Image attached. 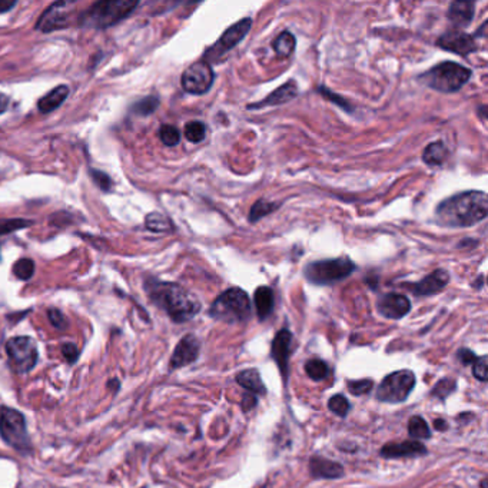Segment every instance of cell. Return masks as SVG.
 <instances>
[{
  "mask_svg": "<svg viewBox=\"0 0 488 488\" xmlns=\"http://www.w3.org/2000/svg\"><path fill=\"white\" fill-rule=\"evenodd\" d=\"M159 138L166 146H176L180 141V132L172 125H162L159 129Z\"/></svg>",
  "mask_w": 488,
  "mask_h": 488,
  "instance_id": "d590c367",
  "label": "cell"
},
{
  "mask_svg": "<svg viewBox=\"0 0 488 488\" xmlns=\"http://www.w3.org/2000/svg\"><path fill=\"white\" fill-rule=\"evenodd\" d=\"M251 26H252V20L250 17L242 19L234 23L232 26H229L222 34V36L217 41V43L212 45L209 49H206L202 60H205L208 64L220 60L224 55H227L238 43H241L243 39H245V36L251 30Z\"/></svg>",
  "mask_w": 488,
  "mask_h": 488,
  "instance_id": "30bf717a",
  "label": "cell"
},
{
  "mask_svg": "<svg viewBox=\"0 0 488 488\" xmlns=\"http://www.w3.org/2000/svg\"><path fill=\"white\" fill-rule=\"evenodd\" d=\"M145 291L149 299L165 311L173 322H187L201 311V302L196 296L178 284L148 278Z\"/></svg>",
  "mask_w": 488,
  "mask_h": 488,
  "instance_id": "7a4b0ae2",
  "label": "cell"
},
{
  "mask_svg": "<svg viewBox=\"0 0 488 488\" xmlns=\"http://www.w3.org/2000/svg\"><path fill=\"white\" fill-rule=\"evenodd\" d=\"M60 350H62V355L66 358V361L69 364H75L78 361V358H79V355H80L78 347L75 344H72V343L64 344Z\"/></svg>",
  "mask_w": 488,
  "mask_h": 488,
  "instance_id": "b9f144b4",
  "label": "cell"
},
{
  "mask_svg": "<svg viewBox=\"0 0 488 488\" xmlns=\"http://www.w3.org/2000/svg\"><path fill=\"white\" fill-rule=\"evenodd\" d=\"M205 135H206L205 124H202V122H199V120L188 122L187 127H185V138L189 142L199 143L205 139Z\"/></svg>",
  "mask_w": 488,
  "mask_h": 488,
  "instance_id": "1f68e13d",
  "label": "cell"
},
{
  "mask_svg": "<svg viewBox=\"0 0 488 488\" xmlns=\"http://www.w3.org/2000/svg\"><path fill=\"white\" fill-rule=\"evenodd\" d=\"M473 72L457 62H443L434 68L424 72L419 76V82L437 92L452 94L460 90L470 79Z\"/></svg>",
  "mask_w": 488,
  "mask_h": 488,
  "instance_id": "277c9868",
  "label": "cell"
},
{
  "mask_svg": "<svg viewBox=\"0 0 488 488\" xmlns=\"http://www.w3.org/2000/svg\"><path fill=\"white\" fill-rule=\"evenodd\" d=\"M69 95V87L62 85V86H57L55 87L52 92H49L48 95H45L39 103H38V108L42 113H49V112H53L55 109H57L60 105H62L66 98Z\"/></svg>",
  "mask_w": 488,
  "mask_h": 488,
  "instance_id": "cb8c5ba5",
  "label": "cell"
},
{
  "mask_svg": "<svg viewBox=\"0 0 488 488\" xmlns=\"http://www.w3.org/2000/svg\"><path fill=\"white\" fill-rule=\"evenodd\" d=\"M16 5V2H6V0H0V12H8Z\"/></svg>",
  "mask_w": 488,
  "mask_h": 488,
  "instance_id": "c3c4849f",
  "label": "cell"
},
{
  "mask_svg": "<svg viewBox=\"0 0 488 488\" xmlns=\"http://www.w3.org/2000/svg\"><path fill=\"white\" fill-rule=\"evenodd\" d=\"M159 108V98L158 96H146L136 102L132 108V112L141 116H149L154 113Z\"/></svg>",
  "mask_w": 488,
  "mask_h": 488,
  "instance_id": "4dcf8cb0",
  "label": "cell"
},
{
  "mask_svg": "<svg viewBox=\"0 0 488 488\" xmlns=\"http://www.w3.org/2000/svg\"><path fill=\"white\" fill-rule=\"evenodd\" d=\"M481 488H488V487H487V478H484V480L481 481Z\"/></svg>",
  "mask_w": 488,
  "mask_h": 488,
  "instance_id": "f907efd6",
  "label": "cell"
},
{
  "mask_svg": "<svg viewBox=\"0 0 488 488\" xmlns=\"http://www.w3.org/2000/svg\"><path fill=\"white\" fill-rule=\"evenodd\" d=\"M0 437L2 440L20 454H29L32 451L24 415L13 408H0Z\"/></svg>",
  "mask_w": 488,
  "mask_h": 488,
  "instance_id": "52a82bcc",
  "label": "cell"
},
{
  "mask_svg": "<svg viewBox=\"0 0 488 488\" xmlns=\"http://www.w3.org/2000/svg\"><path fill=\"white\" fill-rule=\"evenodd\" d=\"M448 148L443 141H436L430 145H426V148L422 152V161L429 166H440L443 165L447 158H448Z\"/></svg>",
  "mask_w": 488,
  "mask_h": 488,
  "instance_id": "603a6c76",
  "label": "cell"
},
{
  "mask_svg": "<svg viewBox=\"0 0 488 488\" xmlns=\"http://www.w3.org/2000/svg\"><path fill=\"white\" fill-rule=\"evenodd\" d=\"M373 387H374V382L371 380H358V381L348 382V389L355 396L368 394L373 389Z\"/></svg>",
  "mask_w": 488,
  "mask_h": 488,
  "instance_id": "74e56055",
  "label": "cell"
},
{
  "mask_svg": "<svg viewBox=\"0 0 488 488\" xmlns=\"http://www.w3.org/2000/svg\"><path fill=\"white\" fill-rule=\"evenodd\" d=\"M310 473L314 478L335 480L344 475V467L337 461L325 459V457L314 455L310 460Z\"/></svg>",
  "mask_w": 488,
  "mask_h": 488,
  "instance_id": "ffe728a7",
  "label": "cell"
},
{
  "mask_svg": "<svg viewBox=\"0 0 488 488\" xmlns=\"http://www.w3.org/2000/svg\"><path fill=\"white\" fill-rule=\"evenodd\" d=\"M29 225H32L30 221L20 220V218H13V220H0V236L12 234L15 231L23 229Z\"/></svg>",
  "mask_w": 488,
  "mask_h": 488,
  "instance_id": "8d00e7d4",
  "label": "cell"
},
{
  "mask_svg": "<svg viewBox=\"0 0 488 488\" xmlns=\"http://www.w3.org/2000/svg\"><path fill=\"white\" fill-rule=\"evenodd\" d=\"M257 406V399L254 395H245L242 399V410L243 411H251Z\"/></svg>",
  "mask_w": 488,
  "mask_h": 488,
  "instance_id": "f6af8a7d",
  "label": "cell"
},
{
  "mask_svg": "<svg viewBox=\"0 0 488 488\" xmlns=\"http://www.w3.org/2000/svg\"><path fill=\"white\" fill-rule=\"evenodd\" d=\"M69 2H56L50 5L36 23V29L41 32H52V30L64 29L69 24Z\"/></svg>",
  "mask_w": 488,
  "mask_h": 488,
  "instance_id": "7c38bea8",
  "label": "cell"
},
{
  "mask_svg": "<svg viewBox=\"0 0 488 488\" xmlns=\"http://www.w3.org/2000/svg\"><path fill=\"white\" fill-rule=\"evenodd\" d=\"M425 454H426V448L419 441L387 444L381 448V452H380L382 459H406V457H419Z\"/></svg>",
  "mask_w": 488,
  "mask_h": 488,
  "instance_id": "d6986e66",
  "label": "cell"
},
{
  "mask_svg": "<svg viewBox=\"0 0 488 488\" xmlns=\"http://www.w3.org/2000/svg\"><path fill=\"white\" fill-rule=\"evenodd\" d=\"M296 95H298V85H296V82L294 79H289L287 83H284L282 86H280L278 89L273 90L271 95H268L261 102L250 105L248 109L254 110V109H264V108H268V106L282 105V103H287V102L292 101L294 98H296Z\"/></svg>",
  "mask_w": 488,
  "mask_h": 488,
  "instance_id": "ac0fdd59",
  "label": "cell"
},
{
  "mask_svg": "<svg viewBox=\"0 0 488 488\" xmlns=\"http://www.w3.org/2000/svg\"><path fill=\"white\" fill-rule=\"evenodd\" d=\"M328 408H329V411L333 412L335 415H338V417L344 418V417H347V414L350 412L351 406H350V401L345 399L344 395L337 394V395H333V396H331V399H329V401H328Z\"/></svg>",
  "mask_w": 488,
  "mask_h": 488,
  "instance_id": "836d02e7",
  "label": "cell"
},
{
  "mask_svg": "<svg viewBox=\"0 0 488 488\" xmlns=\"http://www.w3.org/2000/svg\"><path fill=\"white\" fill-rule=\"evenodd\" d=\"M213 79H215V73H213L210 65L205 60H199L182 75V87L188 94L203 95L212 87Z\"/></svg>",
  "mask_w": 488,
  "mask_h": 488,
  "instance_id": "8fae6325",
  "label": "cell"
},
{
  "mask_svg": "<svg viewBox=\"0 0 488 488\" xmlns=\"http://www.w3.org/2000/svg\"><path fill=\"white\" fill-rule=\"evenodd\" d=\"M354 271L355 264L348 257H340L310 262L303 269V275L308 282L325 287L348 278Z\"/></svg>",
  "mask_w": 488,
  "mask_h": 488,
  "instance_id": "8992f818",
  "label": "cell"
},
{
  "mask_svg": "<svg viewBox=\"0 0 488 488\" xmlns=\"http://www.w3.org/2000/svg\"><path fill=\"white\" fill-rule=\"evenodd\" d=\"M90 176H92V179L96 182V185L102 189V191H110L112 189V185H113V182L112 179L109 178V175H106L105 172L102 171H96V169H90Z\"/></svg>",
  "mask_w": 488,
  "mask_h": 488,
  "instance_id": "ab89813d",
  "label": "cell"
},
{
  "mask_svg": "<svg viewBox=\"0 0 488 488\" xmlns=\"http://www.w3.org/2000/svg\"><path fill=\"white\" fill-rule=\"evenodd\" d=\"M209 317L227 324H241L251 317V301L241 288H229L222 292L209 308Z\"/></svg>",
  "mask_w": 488,
  "mask_h": 488,
  "instance_id": "3957f363",
  "label": "cell"
},
{
  "mask_svg": "<svg viewBox=\"0 0 488 488\" xmlns=\"http://www.w3.org/2000/svg\"><path fill=\"white\" fill-rule=\"evenodd\" d=\"M291 344H292V333L288 329H281L272 343L271 355L273 361L277 362L281 375L287 381L288 377V361L291 355Z\"/></svg>",
  "mask_w": 488,
  "mask_h": 488,
  "instance_id": "e0dca14e",
  "label": "cell"
},
{
  "mask_svg": "<svg viewBox=\"0 0 488 488\" xmlns=\"http://www.w3.org/2000/svg\"><path fill=\"white\" fill-rule=\"evenodd\" d=\"M13 273L16 275V278H19L22 281L30 280L35 273V262L29 258L19 259L13 266Z\"/></svg>",
  "mask_w": 488,
  "mask_h": 488,
  "instance_id": "d6a6232c",
  "label": "cell"
},
{
  "mask_svg": "<svg viewBox=\"0 0 488 488\" xmlns=\"http://www.w3.org/2000/svg\"><path fill=\"white\" fill-rule=\"evenodd\" d=\"M199 352H201L199 340L192 333L185 335V337L178 343L171 357V368L178 370L182 367H187V365L196 361V358L199 357Z\"/></svg>",
  "mask_w": 488,
  "mask_h": 488,
  "instance_id": "5bb4252c",
  "label": "cell"
},
{
  "mask_svg": "<svg viewBox=\"0 0 488 488\" xmlns=\"http://www.w3.org/2000/svg\"><path fill=\"white\" fill-rule=\"evenodd\" d=\"M473 373L474 377L481 381L487 382L488 381V368H487V357H478L474 364H473Z\"/></svg>",
  "mask_w": 488,
  "mask_h": 488,
  "instance_id": "f35d334b",
  "label": "cell"
},
{
  "mask_svg": "<svg viewBox=\"0 0 488 488\" xmlns=\"http://www.w3.org/2000/svg\"><path fill=\"white\" fill-rule=\"evenodd\" d=\"M474 2H452L448 8L447 17L455 27H466L474 19Z\"/></svg>",
  "mask_w": 488,
  "mask_h": 488,
  "instance_id": "44dd1931",
  "label": "cell"
},
{
  "mask_svg": "<svg viewBox=\"0 0 488 488\" xmlns=\"http://www.w3.org/2000/svg\"><path fill=\"white\" fill-rule=\"evenodd\" d=\"M6 354L15 373L26 374L38 362V345L30 337H15L6 343Z\"/></svg>",
  "mask_w": 488,
  "mask_h": 488,
  "instance_id": "9c48e42d",
  "label": "cell"
},
{
  "mask_svg": "<svg viewBox=\"0 0 488 488\" xmlns=\"http://www.w3.org/2000/svg\"><path fill=\"white\" fill-rule=\"evenodd\" d=\"M488 199L481 191H467L452 195L438 203L436 220L445 228H468L485 220Z\"/></svg>",
  "mask_w": 488,
  "mask_h": 488,
  "instance_id": "6da1fadb",
  "label": "cell"
},
{
  "mask_svg": "<svg viewBox=\"0 0 488 488\" xmlns=\"http://www.w3.org/2000/svg\"><path fill=\"white\" fill-rule=\"evenodd\" d=\"M434 426H436V430H438V431H445L448 429V424L445 419L438 418L434 421Z\"/></svg>",
  "mask_w": 488,
  "mask_h": 488,
  "instance_id": "7dc6e473",
  "label": "cell"
},
{
  "mask_svg": "<svg viewBox=\"0 0 488 488\" xmlns=\"http://www.w3.org/2000/svg\"><path fill=\"white\" fill-rule=\"evenodd\" d=\"M278 208V203H273V202H269L266 199H259L254 203V206L251 208V212H250V221L251 222H257L259 220H262L264 217L269 215V213L272 210H275Z\"/></svg>",
  "mask_w": 488,
  "mask_h": 488,
  "instance_id": "f546056e",
  "label": "cell"
},
{
  "mask_svg": "<svg viewBox=\"0 0 488 488\" xmlns=\"http://www.w3.org/2000/svg\"><path fill=\"white\" fill-rule=\"evenodd\" d=\"M254 302H255V308H257L259 321H265L273 313V307H275V295H273V291L269 287L264 285L255 291Z\"/></svg>",
  "mask_w": 488,
  "mask_h": 488,
  "instance_id": "7402d4cb",
  "label": "cell"
},
{
  "mask_svg": "<svg viewBox=\"0 0 488 488\" xmlns=\"http://www.w3.org/2000/svg\"><path fill=\"white\" fill-rule=\"evenodd\" d=\"M377 310L388 320H401L411 311V302L406 295L389 292L378 299Z\"/></svg>",
  "mask_w": 488,
  "mask_h": 488,
  "instance_id": "4fadbf2b",
  "label": "cell"
},
{
  "mask_svg": "<svg viewBox=\"0 0 488 488\" xmlns=\"http://www.w3.org/2000/svg\"><path fill=\"white\" fill-rule=\"evenodd\" d=\"M109 387L119 389V381H117V380H110V381H109Z\"/></svg>",
  "mask_w": 488,
  "mask_h": 488,
  "instance_id": "681fc988",
  "label": "cell"
},
{
  "mask_svg": "<svg viewBox=\"0 0 488 488\" xmlns=\"http://www.w3.org/2000/svg\"><path fill=\"white\" fill-rule=\"evenodd\" d=\"M437 46L443 50L452 52L461 56H467L477 50V43L474 36L460 32V30H454V32H447L441 35L437 41Z\"/></svg>",
  "mask_w": 488,
  "mask_h": 488,
  "instance_id": "9a60e30c",
  "label": "cell"
},
{
  "mask_svg": "<svg viewBox=\"0 0 488 488\" xmlns=\"http://www.w3.org/2000/svg\"><path fill=\"white\" fill-rule=\"evenodd\" d=\"M450 282V273L445 269H436L419 282L410 284L408 288L417 296H429L441 292Z\"/></svg>",
  "mask_w": 488,
  "mask_h": 488,
  "instance_id": "2e32d148",
  "label": "cell"
},
{
  "mask_svg": "<svg viewBox=\"0 0 488 488\" xmlns=\"http://www.w3.org/2000/svg\"><path fill=\"white\" fill-rule=\"evenodd\" d=\"M48 318H49L50 324H52L53 326L59 328V329H64V328H66V325H68V321H66L65 315H64L62 313H60L59 310H56V308L48 310Z\"/></svg>",
  "mask_w": 488,
  "mask_h": 488,
  "instance_id": "60d3db41",
  "label": "cell"
},
{
  "mask_svg": "<svg viewBox=\"0 0 488 488\" xmlns=\"http://www.w3.org/2000/svg\"><path fill=\"white\" fill-rule=\"evenodd\" d=\"M320 94L321 95H324L326 99H331V101H335V102H338L337 105H340L343 109H345V110H348V112H351V106L348 105V102L347 101H344L341 96H337V95H333L332 94V90H329V89H326L325 86H321L320 87Z\"/></svg>",
  "mask_w": 488,
  "mask_h": 488,
  "instance_id": "7bdbcfd3",
  "label": "cell"
},
{
  "mask_svg": "<svg viewBox=\"0 0 488 488\" xmlns=\"http://www.w3.org/2000/svg\"><path fill=\"white\" fill-rule=\"evenodd\" d=\"M328 364L322 359H310L305 364V373L315 382L325 380L328 377Z\"/></svg>",
  "mask_w": 488,
  "mask_h": 488,
  "instance_id": "f1b7e54d",
  "label": "cell"
},
{
  "mask_svg": "<svg viewBox=\"0 0 488 488\" xmlns=\"http://www.w3.org/2000/svg\"><path fill=\"white\" fill-rule=\"evenodd\" d=\"M455 388H457V382L454 380H451V378L440 380L437 382V385L433 388L431 396H436V399H440V400H445Z\"/></svg>",
  "mask_w": 488,
  "mask_h": 488,
  "instance_id": "e575fe53",
  "label": "cell"
},
{
  "mask_svg": "<svg viewBox=\"0 0 488 488\" xmlns=\"http://www.w3.org/2000/svg\"><path fill=\"white\" fill-rule=\"evenodd\" d=\"M457 355H459V358H460V361H461L463 365L474 364V361L478 358V357H477L471 350H468V348H461Z\"/></svg>",
  "mask_w": 488,
  "mask_h": 488,
  "instance_id": "ee69618b",
  "label": "cell"
},
{
  "mask_svg": "<svg viewBox=\"0 0 488 488\" xmlns=\"http://www.w3.org/2000/svg\"><path fill=\"white\" fill-rule=\"evenodd\" d=\"M236 382L242 387V388H245L248 389L250 392L252 394H265L266 392V388L262 382V378H261V374L258 370L255 368H251V370H243L241 371L238 375H236Z\"/></svg>",
  "mask_w": 488,
  "mask_h": 488,
  "instance_id": "d4e9b609",
  "label": "cell"
},
{
  "mask_svg": "<svg viewBox=\"0 0 488 488\" xmlns=\"http://www.w3.org/2000/svg\"><path fill=\"white\" fill-rule=\"evenodd\" d=\"M145 224H146V228L152 232H169L173 229V224L171 222V220L159 212L149 213Z\"/></svg>",
  "mask_w": 488,
  "mask_h": 488,
  "instance_id": "83f0119b",
  "label": "cell"
},
{
  "mask_svg": "<svg viewBox=\"0 0 488 488\" xmlns=\"http://www.w3.org/2000/svg\"><path fill=\"white\" fill-rule=\"evenodd\" d=\"M138 6L134 0H103L90 6L80 16V24L94 29H106L125 19Z\"/></svg>",
  "mask_w": 488,
  "mask_h": 488,
  "instance_id": "5b68a950",
  "label": "cell"
},
{
  "mask_svg": "<svg viewBox=\"0 0 488 488\" xmlns=\"http://www.w3.org/2000/svg\"><path fill=\"white\" fill-rule=\"evenodd\" d=\"M415 387V375L410 370H400L387 375L377 388V400L388 404L404 403Z\"/></svg>",
  "mask_w": 488,
  "mask_h": 488,
  "instance_id": "ba28073f",
  "label": "cell"
},
{
  "mask_svg": "<svg viewBox=\"0 0 488 488\" xmlns=\"http://www.w3.org/2000/svg\"><path fill=\"white\" fill-rule=\"evenodd\" d=\"M295 45H296L295 36L291 32H288V30H285V32L278 35V38L273 41L272 48L280 57H289L295 50Z\"/></svg>",
  "mask_w": 488,
  "mask_h": 488,
  "instance_id": "484cf974",
  "label": "cell"
},
{
  "mask_svg": "<svg viewBox=\"0 0 488 488\" xmlns=\"http://www.w3.org/2000/svg\"><path fill=\"white\" fill-rule=\"evenodd\" d=\"M408 433L414 440H429L431 438V430L422 417L414 415L408 422Z\"/></svg>",
  "mask_w": 488,
  "mask_h": 488,
  "instance_id": "4316f807",
  "label": "cell"
},
{
  "mask_svg": "<svg viewBox=\"0 0 488 488\" xmlns=\"http://www.w3.org/2000/svg\"><path fill=\"white\" fill-rule=\"evenodd\" d=\"M8 108H9V96L0 92V115L6 112Z\"/></svg>",
  "mask_w": 488,
  "mask_h": 488,
  "instance_id": "bcb514c9",
  "label": "cell"
}]
</instances>
